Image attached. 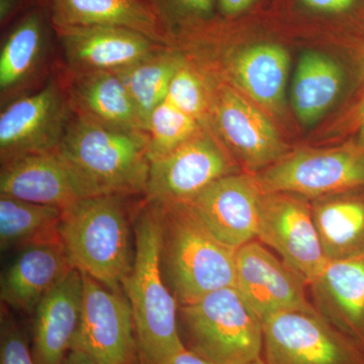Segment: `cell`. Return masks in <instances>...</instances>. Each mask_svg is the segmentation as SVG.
I'll return each mask as SVG.
<instances>
[{
  "instance_id": "cell-1",
  "label": "cell",
  "mask_w": 364,
  "mask_h": 364,
  "mask_svg": "<svg viewBox=\"0 0 364 364\" xmlns=\"http://www.w3.org/2000/svg\"><path fill=\"white\" fill-rule=\"evenodd\" d=\"M135 251L122 287L130 303L139 356L144 364H160L186 348L179 332L178 303L160 265L161 208L145 200L134 222Z\"/></svg>"
},
{
  "instance_id": "cell-2",
  "label": "cell",
  "mask_w": 364,
  "mask_h": 364,
  "mask_svg": "<svg viewBox=\"0 0 364 364\" xmlns=\"http://www.w3.org/2000/svg\"><path fill=\"white\" fill-rule=\"evenodd\" d=\"M160 265L178 306L235 287L236 254L210 233L183 203H160Z\"/></svg>"
},
{
  "instance_id": "cell-3",
  "label": "cell",
  "mask_w": 364,
  "mask_h": 364,
  "mask_svg": "<svg viewBox=\"0 0 364 364\" xmlns=\"http://www.w3.org/2000/svg\"><path fill=\"white\" fill-rule=\"evenodd\" d=\"M126 198H81L62 210L59 226L72 267L117 291L134 261Z\"/></svg>"
},
{
  "instance_id": "cell-4",
  "label": "cell",
  "mask_w": 364,
  "mask_h": 364,
  "mask_svg": "<svg viewBox=\"0 0 364 364\" xmlns=\"http://www.w3.org/2000/svg\"><path fill=\"white\" fill-rule=\"evenodd\" d=\"M59 152L91 196L145 195L147 135L114 130L71 112Z\"/></svg>"
},
{
  "instance_id": "cell-5",
  "label": "cell",
  "mask_w": 364,
  "mask_h": 364,
  "mask_svg": "<svg viewBox=\"0 0 364 364\" xmlns=\"http://www.w3.org/2000/svg\"><path fill=\"white\" fill-rule=\"evenodd\" d=\"M178 321L186 348L208 363L250 364L262 358V320L235 287L178 306Z\"/></svg>"
},
{
  "instance_id": "cell-6",
  "label": "cell",
  "mask_w": 364,
  "mask_h": 364,
  "mask_svg": "<svg viewBox=\"0 0 364 364\" xmlns=\"http://www.w3.org/2000/svg\"><path fill=\"white\" fill-rule=\"evenodd\" d=\"M265 193L317 198L364 186V147L303 149L286 155L256 176Z\"/></svg>"
},
{
  "instance_id": "cell-7",
  "label": "cell",
  "mask_w": 364,
  "mask_h": 364,
  "mask_svg": "<svg viewBox=\"0 0 364 364\" xmlns=\"http://www.w3.org/2000/svg\"><path fill=\"white\" fill-rule=\"evenodd\" d=\"M71 116L65 79H52L33 95L6 105L0 114L1 164L58 150Z\"/></svg>"
},
{
  "instance_id": "cell-8",
  "label": "cell",
  "mask_w": 364,
  "mask_h": 364,
  "mask_svg": "<svg viewBox=\"0 0 364 364\" xmlns=\"http://www.w3.org/2000/svg\"><path fill=\"white\" fill-rule=\"evenodd\" d=\"M267 364H364V353L318 313L284 312L263 321Z\"/></svg>"
},
{
  "instance_id": "cell-9",
  "label": "cell",
  "mask_w": 364,
  "mask_h": 364,
  "mask_svg": "<svg viewBox=\"0 0 364 364\" xmlns=\"http://www.w3.org/2000/svg\"><path fill=\"white\" fill-rule=\"evenodd\" d=\"M207 129L166 156L150 162L145 200L188 203L213 182L238 173L229 151Z\"/></svg>"
},
{
  "instance_id": "cell-10",
  "label": "cell",
  "mask_w": 364,
  "mask_h": 364,
  "mask_svg": "<svg viewBox=\"0 0 364 364\" xmlns=\"http://www.w3.org/2000/svg\"><path fill=\"white\" fill-rule=\"evenodd\" d=\"M81 274L82 309L71 349L85 352L100 364H136L138 344L128 299Z\"/></svg>"
},
{
  "instance_id": "cell-11",
  "label": "cell",
  "mask_w": 364,
  "mask_h": 364,
  "mask_svg": "<svg viewBox=\"0 0 364 364\" xmlns=\"http://www.w3.org/2000/svg\"><path fill=\"white\" fill-rule=\"evenodd\" d=\"M301 196L264 193L256 238L279 254L308 286L323 272L328 261L315 222L312 205Z\"/></svg>"
},
{
  "instance_id": "cell-12",
  "label": "cell",
  "mask_w": 364,
  "mask_h": 364,
  "mask_svg": "<svg viewBox=\"0 0 364 364\" xmlns=\"http://www.w3.org/2000/svg\"><path fill=\"white\" fill-rule=\"evenodd\" d=\"M210 123L225 148L252 171L287 155L286 144L267 114L229 85L215 86Z\"/></svg>"
},
{
  "instance_id": "cell-13",
  "label": "cell",
  "mask_w": 364,
  "mask_h": 364,
  "mask_svg": "<svg viewBox=\"0 0 364 364\" xmlns=\"http://www.w3.org/2000/svg\"><path fill=\"white\" fill-rule=\"evenodd\" d=\"M264 191L256 176L230 174L183 205L225 245L239 249L257 236Z\"/></svg>"
},
{
  "instance_id": "cell-14",
  "label": "cell",
  "mask_w": 364,
  "mask_h": 364,
  "mask_svg": "<svg viewBox=\"0 0 364 364\" xmlns=\"http://www.w3.org/2000/svg\"><path fill=\"white\" fill-rule=\"evenodd\" d=\"M306 286L298 273L259 242L237 250L235 287L262 322L279 313H318L306 298Z\"/></svg>"
},
{
  "instance_id": "cell-15",
  "label": "cell",
  "mask_w": 364,
  "mask_h": 364,
  "mask_svg": "<svg viewBox=\"0 0 364 364\" xmlns=\"http://www.w3.org/2000/svg\"><path fill=\"white\" fill-rule=\"evenodd\" d=\"M68 75L117 72L166 46L143 33L117 26H53Z\"/></svg>"
},
{
  "instance_id": "cell-16",
  "label": "cell",
  "mask_w": 364,
  "mask_h": 364,
  "mask_svg": "<svg viewBox=\"0 0 364 364\" xmlns=\"http://www.w3.org/2000/svg\"><path fill=\"white\" fill-rule=\"evenodd\" d=\"M0 196L62 210L81 198L92 196L59 150L1 164Z\"/></svg>"
},
{
  "instance_id": "cell-17",
  "label": "cell",
  "mask_w": 364,
  "mask_h": 364,
  "mask_svg": "<svg viewBox=\"0 0 364 364\" xmlns=\"http://www.w3.org/2000/svg\"><path fill=\"white\" fill-rule=\"evenodd\" d=\"M73 269L61 238L20 249L2 272L0 298L14 310L33 313L40 301Z\"/></svg>"
},
{
  "instance_id": "cell-18",
  "label": "cell",
  "mask_w": 364,
  "mask_h": 364,
  "mask_svg": "<svg viewBox=\"0 0 364 364\" xmlns=\"http://www.w3.org/2000/svg\"><path fill=\"white\" fill-rule=\"evenodd\" d=\"M310 287L317 312L364 353V255L328 262Z\"/></svg>"
},
{
  "instance_id": "cell-19",
  "label": "cell",
  "mask_w": 364,
  "mask_h": 364,
  "mask_svg": "<svg viewBox=\"0 0 364 364\" xmlns=\"http://www.w3.org/2000/svg\"><path fill=\"white\" fill-rule=\"evenodd\" d=\"M82 296V274L73 268L40 301L33 313L36 363L63 364L78 330Z\"/></svg>"
},
{
  "instance_id": "cell-20",
  "label": "cell",
  "mask_w": 364,
  "mask_h": 364,
  "mask_svg": "<svg viewBox=\"0 0 364 364\" xmlns=\"http://www.w3.org/2000/svg\"><path fill=\"white\" fill-rule=\"evenodd\" d=\"M64 79L73 114L114 130L146 134L135 105L117 73L66 74Z\"/></svg>"
},
{
  "instance_id": "cell-21",
  "label": "cell",
  "mask_w": 364,
  "mask_h": 364,
  "mask_svg": "<svg viewBox=\"0 0 364 364\" xmlns=\"http://www.w3.org/2000/svg\"><path fill=\"white\" fill-rule=\"evenodd\" d=\"M48 9L52 26H117L170 45L148 0H48Z\"/></svg>"
},
{
  "instance_id": "cell-22",
  "label": "cell",
  "mask_w": 364,
  "mask_h": 364,
  "mask_svg": "<svg viewBox=\"0 0 364 364\" xmlns=\"http://www.w3.org/2000/svg\"><path fill=\"white\" fill-rule=\"evenodd\" d=\"M224 63L229 78L254 102L270 112L284 107L289 56L275 44H258L229 53Z\"/></svg>"
},
{
  "instance_id": "cell-23",
  "label": "cell",
  "mask_w": 364,
  "mask_h": 364,
  "mask_svg": "<svg viewBox=\"0 0 364 364\" xmlns=\"http://www.w3.org/2000/svg\"><path fill=\"white\" fill-rule=\"evenodd\" d=\"M359 188L314 198V222L328 262L364 255V195Z\"/></svg>"
},
{
  "instance_id": "cell-24",
  "label": "cell",
  "mask_w": 364,
  "mask_h": 364,
  "mask_svg": "<svg viewBox=\"0 0 364 364\" xmlns=\"http://www.w3.org/2000/svg\"><path fill=\"white\" fill-rule=\"evenodd\" d=\"M44 16L33 9L7 35L0 52L1 104L16 100L39 73L46 56Z\"/></svg>"
},
{
  "instance_id": "cell-25",
  "label": "cell",
  "mask_w": 364,
  "mask_h": 364,
  "mask_svg": "<svg viewBox=\"0 0 364 364\" xmlns=\"http://www.w3.org/2000/svg\"><path fill=\"white\" fill-rule=\"evenodd\" d=\"M343 82L336 62L320 53L309 52L299 59L291 87V102L304 124H313L334 104Z\"/></svg>"
},
{
  "instance_id": "cell-26",
  "label": "cell",
  "mask_w": 364,
  "mask_h": 364,
  "mask_svg": "<svg viewBox=\"0 0 364 364\" xmlns=\"http://www.w3.org/2000/svg\"><path fill=\"white\" fill-rule=\"evenodd\" d=\"M186 61V57L178 48L166 45L117 72L135 105L145 131L151 114L166 100L172 79Z\"/></svg>"
},
{
  "instance_id": "cell-27",
  "label": "cell",
  "mask_w": 364,
  "mask_h": 364,
  "mask_svg": "<svg viewBox=\"0 0 364 364\" xmlns=\"http://www.w3.org/2000/svg\"><path fill=\"white\" fill-rule=\"evenodd\" d=\"M62 208L0 196V247L23 248L60 238Z\"/></svg>"
},
{
  "instance_id": "cell-28",
  "label": "cell",
  "mask_w": 364,
  "mask_h": 364,
  "mask_svg": "<svg viewBox=\"0 0 364 364\" xmlns=\"http://www.w3.org/2000/svg\"><path fill=\"white\" fill-rule=\"evenodd\" d=\"M205 127L177 109L166 100L152 112L146 127L147 155L150 162L173 152Z\"/></svg>"
},
{
  "instance_id": "cell-29",
  "label": "cell",
  "mask_w": 364,
  "mask_h": 364,
  "mask_svg": "<svg viewBox=\"0 0 364 364\" xmlns=\"http://www.w3.org/2000/svg\"><path fill=\"white\" fill-rule=\"evenodd\" d=\"M203 72L186 58L172 79L166 100L202 126L208 127L215 85Z\"/></svg>"
},
{
  "instance_id": "cell-30",
  "label": "cell",
  "mask_w": 364,
  "mask_h": 364,
  "mask_svg": "<svg viewBox=\"0 0 364 364\" xmlns=\"http://www.w3.org/2000/svg\"><path fill=\"white\" fill-rule=\"evenodd\" d=\"M170 37L179 25L205 21L214 11L215 0H148Z\"/></svg>"
},
{
  "instance_id": "cell-31",
  "label": "cell",
  "mask_w": 364,
  "mask_h": 364,
  "mask_svg": "<svg viewBox=\"0 0 364 364\" xmlns=\"http://www.w3.org/2000/svg\"><path fill=\"white\" fill-rule=\"evenodd\" d=\"M0 364H37L25 335L4 310L0 325Z\"/></svg>"
},
{
  "instance_id": "cell-32",
  "label": "cell",
  "mask_w": 364,
  "mask_h": 364,
  "mask_svg": "<svg viewBox=\"0 0 364 364\" xmlns=\"http://www.w3.org/2000/svg\"><path fill=\"white\" fill-rule=\"evenodd\" d=\"M306 6L320 13L340 14L350 9L356 0H301Z\"/></svg>"
},
{
  "instance_id": "cell-33",
  "label": "cell",
  "mask_w": 364,
  "mask_h": 364,
  "mask_svg": "<svg viewBox=\"0 0 364 364\" xmlns=\"http://www.w3.org/2000/svg\"><path fill=\"white\" fill-rule=\"evenodd\" d=\"M160 364H212L195 352L183 348Z\"/></svg>"
},
{
  "instance_id": "cell-34",
  "label": "cell",
  "mask_w": 364,
  "mask_h": 364,
  "mask_svg": "<svg viewBox=\"0 0 364 364\" xmlns=\"http://www.w3.org/2000/svg\"><path fill=\"white\" fill-rule=\"evenodd\" d=\"M257 0H219L222 13L227 16L240 14L252 6Z\"/></svg>"
},
{
  "instance_id": "cell-35",
  "label": "cell",
  "mask_w": 364,
  "mask_h": 364,
  "mask_svg": "<svg viewBox=\"0 0 364 364\" xmlns=\"http://www.w3.org/2000/svg\"><path fill=\"white\" fill-rule=\"evenodd\" d=\"M63 364H100L83 351L71 349L67 354Z\"/></svg>"
},
{
  "instance_id": "cell-36",
  "label": "cell",
  "mask_w": 364,
  "mask_h": 364,
  "mask_svg": "<svg viewBox=\"0 0 364 364\" xmlns=\"http://www.w3.org/2000/svg\"><path fill=\"white\" fill-rule=\"evenodd\" d=\"M356 129H358V140L356 143L364 147V93L356 109Z\"/></svg>"
},
{
  "instance_id": "cell-37",
  "label": "cell",
  "mask_w": 364,
  "mask_h": 364,
  "mask_svg": "<svg viewBox=\"0 0 364 364\" xmlns=\"http://www.w3.org/2000/svg\"><path fill=\"white\" fill-rule=\"evenodd\" d=\"M21 1V0H0V18L2 23L11 16L16 9L20 6Z\"/></svg>"
},
{
  "instance_id": "cell-38",
  "label": "cell",
  "mask_w": 364,
  "mask_h": 364,
  "mask_svg": "<svg viewBox=\"0 0 364 364\" xmlns=\"http://www.w3.org/2000/svg\"><path fill=\"white\" fill-rule=\"evenodd\" d=\"M250 364H267L264 363L262 358L258 359V360L254 361V363Z\"/></svg>"
}]
</instances>
